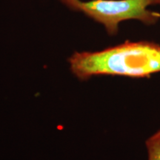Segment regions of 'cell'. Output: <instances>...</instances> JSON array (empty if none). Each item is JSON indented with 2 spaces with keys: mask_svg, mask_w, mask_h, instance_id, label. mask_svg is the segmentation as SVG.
Returning <instances> with one entry per match:
<instances>
[{
  "mask_svg": "<svg viewBox=\"0 0 160 160\" xmlns=\"http://www.w3.org/2000/svg\"><path fill=\"white\" fill-rule=\"evenodd\" d=\"M72 11L81 12L101 24L108 34L116 36L119 24L128 20H137L145 25H155L160 19L158 13L148 9L150 0H59Z\"/></svg>",
  "mask_w": 160,
  "mask_h": 160,
  "instance_id": "2",
  "label": "cell"
},
{
  "mask_svg": "<svg viewBox=\"0 0 160 160\" xmlns=\"http://www.w3.org/2000/svg\"><path fill=\"white\" fill-rule=\"evenodd\" d=\"M152 5H160V0H150Z\"/></svg>",
  "mask_w": 160,
  "mask_h": 160,
  "instance_id": "4",
  "label": "cell"
},
{
  "mask_svg": "<svg viewBox=\"0 0 160 160\" xmlns=\"http://www.w3.org/2000/svg\"><path fill=\"white\" fill-rule=\"evenodd\" d=\"M68 62L72 73L81 80L99 75L149 77L160 72V44L125 41L99 51L75 52Z\"/></svg>",
  "mask_w": 160,
  "mask_h": 160,
  "instance_id": "1",
  "label": "cell"
},
{
  "mask_svg": "<svg viewBox=\"0 0 160 160\" xmlns=\"http://www.w3.org/2000/svg\"><path fill=\"white\" fill-rule=\"evenodd\" d=\"M148 160H160V129L145 142Z\"/></svg>",
  "mask_w": 160,
  "mask_h": 160,
  "instance_id": "3",
  "label": "cell"
}]
</instances>
